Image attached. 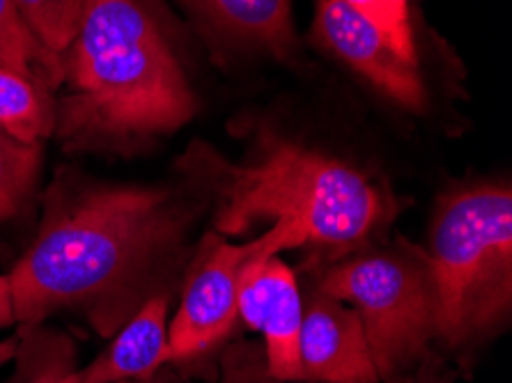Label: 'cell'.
<instances>
[{"label":"cell","instance_id":"obj_1","mask_svg":"<svg viewBox=\"0 0 512 383\" xmlns=\"http://www.w3.org/2000/svg\"><path fill=\"white\" fill-rule=\"evenodd\" d=\"M203 205L205 193L180 173L173 182L129 184L60 168L7 273L19 331L67 312L113 338L154 296L173 299Z\"/></svg>","mask_w":512,"mask_h":383},{"label":"cell","instance_id":"obj_2","mask_svg":"<svg viewBox=\"0 0 512 383\" xmlns=\"http://www.w3.org/2000/svg\"><path fill=\"white\" fill-rule=\"evenodd\" d=\"M198 101L150 0H85L62 53L53 138L69 154H131L175 134Z\"/></svg>","mask_w":512,"mask_h":383},{"label":"cell","instance_id":"obj_3","mask_svg":"<svg viewBox=\"0 0 512 383\" xmlns=\"http://www.w3.org/2000/svg\"><path fill=\"white\" fill-rule=\"evenodd\" d=\"M175 170L207 193L214 232L221 237H239L258 223L285 221L297 230L301 248H313L324 264L370 246L395 216V200L382 182L271 131L258 136L242 163L193 143Z\"/></svg>","mask_w":512,"mask_h":383},{"label":"cell","instance_id":"obj_4","mask_svg":"<svg viewBox=\"0 0 512 383\" xmlns=\"http://www.w3.org/2000/svg\"><path fill=\"white\" fill-rule=\"evenodd\" d=\"M425 253L439 301L437 345L464 351L508 326L512 310L508 184L483 182L441 195Z\"/></svg>","mask_w":512,"mask_h":383},{"label":"cell","instance_id":"obj_5","mask_svg":"<svg viewBox=\"0 0 512 383\" xmlns=\"http://www.w3.org/2000/svg\"><path fill=\"white\" fill-rule=\"evenodd\" d=\"M313 285L359 315L379 381L402 383L434 351L439 301L425 248L366 246L324 264Z\"/></svg>","mask_w":512,"mask_h":383},{"label":"cell","instance_id":"obj_6","mask_svg":"<svg viewBox=\"0 0 512 383\" xmlns=\"http://www.w3.org/2000/svg\"><path fill=\"white\" fill-rule=\"evenodd\" d=\"M292 248H301V239L285 221L244 244L207 232L189 257L180 306L168 322L170 363L189 365L219 347L239 319V287L248 264L262 253Z\"/></svg>","mask_w":512,"mask_h":383},{"label":"cell","instance_id":"obj_7","mask_svg":"<svg viewBox=\"0 0 512 383\" xmlns=\"http://www.w3.org/2000/svg\"><path fill=\"white\" fill-rule=\"evenodd\" d=\"M239 317L265 338V367L271 381H304L299 354L304 294L297 273L278 255L262 253L248 264L239 287Z\"/></svg>","mask_w":512,"mask_h":383},{"label":"cell","instance_id":"obj_8","mask_svg":"<svg viewBox=\"0 0 512 383\" xmlns=\"http://www.w3.org/2000/svg\"><path fill=\"white\" fill-rule=\"evenodd\" d=\"M313 35L324 49L395 104L414 113L428 106V92L418 74V65L400 58L389 39L347 0H317Z\"/></svg>","mask_w":512,"mask_h":383},{"label":"cell","instance_id":"obj_9","mask_svg":"<svg viewBox=\"0 0 512 383\" xmlns=\"http://www.w3.org/2000/svg\"><path fill=\"white\" fill-rule=\"evenodd\" d=\"M299 354L304 381L379 383L359 315L315 285L304 296Z\"/></svg>","mask_w":512,"mask_h":383},{"label":"cell","instance_id":"obj_10","mask_svg":"<svg viewBox=\"0 0 512 383\" xmlns=\"http://www.w3.org/2000/svg\"><path fill=\"white\" fill-rule=\"evenodd\" d=\"M221 49L269 53L287 60L297 51L294 0H177Z\"/></svg>","mask_w":512,"mask_h":383},{"label":"cell","instance_id":"obj_11","mask_svg":"<svg viewBox=\"0 0 512 383\" xmlns=\"http://www.w3.org/2000/svg\"><path fill=\"white\" fill-rule=\"evenodd\" d=\"M173 299L154 296L113 335L95 361L67 370L56 383H131L147 381L170 363L168 312Z\"/></svg>","mask_w":512,"mask_h":383},{"label":"cell","instance_id":"obj_12","mask_svg":"<svg viewBox=\"0 0 512 383\" xmlns=\"http://www.w3.org/2000/svg\"><path fill=\"white\" fill-rule=\"evenodd\" d=\"M42 166L44 145H23L0 131V253L5 234L40 207Z\"/></svg>","mask_w":512,"mask_h":383},{"label":"cell","instance_id":"obj_13","mask_svg":"<svg viewBox=\"0 0 512 383\" xmlns=\"http://www.w3.org/2000/svg\"><path fill=\"white\" fill-rule=\"evenodd\" d=\"M56 129V92L0 69V131L23 145H44Z\"/></svg>","mask_w":512,"mask_h":383},{"label":"cell","instance_id":"obj_14","mask_svg":"<svg viewBox=\"0 0 512 383\" xmlns=\"http://www.w3.org/2000/svg\"><path fill=\"white\" fill-rule=\"evenodd\" d=\"M0 69L33 78L56 95L62 85V56L30 33L12 0H0Z\"/></svg>","mask_w":512,"mask_h":383},{"label":"cell","instance_id":"obj_15","mask_svg":"<svg viewBox=\"0 0 512 383\" xmlns=\"http://www.w3.org/2000/svg\"><path fill=\"white\" fill-rule=\"evenodd\" d=\"M21 19L46 49L62 56L72 44L85 0H12Z\"/></svg>","mask_w":512,"mask_h":383},{"label":"cell","instance_id":"obj_16","mask_svg":"<svg viewBox=\"0 0 512 383\" xmlns=\"http://www.w3.org/2000/svg\"><path fill=\"white\" fill-rule=\"evenodd\" d=\"M14 361L21 363L23 383H56L74 367V349L56 333H44L42 326L19 331V349Z\"/></svg>","mask_w":512,"mask_h":383},{"label":"cell","instance_id":"obj_17","mask_svg":"<svg viewBox=\"0 0 512 383\" xmlns=\"http://www.w3.org/2000/svg\"><path fill=\"white\" fill-rule=\"evenodd\" d=\"M363 19L370 21L391 46L411 65H418L414 30L409 19V0H347Z\"/></svg>","mask_w":512,"mask_h":383},{"label":"cell","instance_id":"obj_18","mask_svg":"<svg viewBox=\"0 0 512 383\" xmlns=\"http://www.w3.org/2000/svg\"><path fill=\"white\" fill-rule=\"evenodd\" d=\"M457 372L446 361L444 356L432 351L425 361L416 367L414 374L407 377L402 383H455Z\"/></svg>","mask_w":512,"mask_h":383},{"label":"cell","instance_id":"obj_19","mask_svg":"<svg viewBox=\"0 0 512 383\" xmlns=\"http://www.w3.org/2000/svg\"><path fill=\"white\" fill-rule=\"evenodd\" d=\"M269 377H260L258 361L253 356H246L244 351L239 356H228L226 367V381L223 383H265ZM131 383H154V377L147 381H131Z\"/></svg>","mask_w":512,"mask_h":383},{"label":"cell","instance_id":"obj_20","mask_svg":"<svg viewBox=\"0 0 512 383\" xmlns=\"http://www.w3.org/2000/svg\"><path fill=\"white\" fill-rule=\"evenodd\" d=\"M12 324H17V317H14L10 276H7V273H0V331H3V328H10Z\"/></svg>","mask_w":512,"mask_h":383},{"label":"cell","instance_id":"obj_21","mask_svg":"<svg viewBox=\"0 0 512 383\" xmlns=\"http://www.w3.org/2000/svg\"><path fill=\"white\" fill-rule=\"evenodd\" d=\"M17 349H19V335H14L10 340H0V367H5L7 363H12L17 358Z\"/></svg>","mask_w":512,"mask_h":383}]
</instances>
